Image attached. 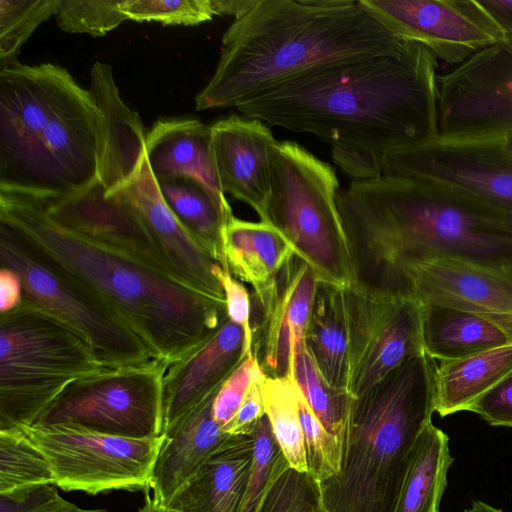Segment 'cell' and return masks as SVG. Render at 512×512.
<instances>
[{
    "label": "cell",
    "mask_w": 512,
    "mask_h": 512,
    "mask_svg": "<svg viewBox=\"0 0 512 512\" xmlns=\"http://www.w3.org/2000/svg\"><path fill=\"white\" fill-rule=\"evenodd\" d=\"M436 69L424 45L406 40L393 53L312 70L236 108L315 135L353 180L373 179L385 155L438 137Z\"/></svg>",
    "instance_id": "6da1fadb"
},
{
    "label": "cell",
    "mask_w": 512,
    "mask_h": 512,
    "mask_svg": "<svg viewBox=\"0 0 512 512\" xmlns=\"http://www.w3.org/2000/svg\"><path fill=\"white\" fill-rule=\"evenodd\" d=\"M349 286L411 298L408 269L434 258L512 268V211L441 182L382 175L339 190Z\"/></svg>",
    "instance_id": "7a4b0ae2"
},
{
    "label": "cell",
    "mask_w": 512,
    "mask_h": 512,
    "mask_svg": "<svg viewBox=\"0 0 512 512\" xmlns=\"http://www.w3.org/2000/svg\"><path fill=\"white\" fill-rule=\"evenodd\" d=\"M405 41L360 0H257L225 31L195 107H236L312 70L393 53Z\"/></svg>",
    "instance_id": "3957f363"
},
{
    "label": "cell",
    "mask_w": 512,
    "mask_h": 512,
    "mask_svg": "<svg viewBox=\"0 0 512 512\" xmlns=\"http://www.w3.org/2000/svg\"><path fill=\"white\" fill-rule=\"evenodd\" d=\"M0 223L93 290L168 365L212 336L228 318L208 296L134 255L54 221L32 197L0 191Z\"/></svg>",
    "instance_id": "277c9868"
},
{
    "label": "cell",
    "mask_w": 512,
    "mask_h": 512,
    "mask_svg": "<svg viewBox=\"0 0 512 512\" xmlns=\"http://www.w3.org/2000/svg\"><path fill=\"white\" fill-rule=\"evenodd\" d=\"M435 360L413 356L352 398L337 475L319 483L326 512H390L410 452L435 412Z\"/></svg>",
    "instance_id": "5b68a950"
},
{
    "label": "cell",
    "mask_w": 512,
    "mask_h": 512,
    "mask_svg": "<svg viewBox=\"0 0 512 512\" xmlns=\"http://www.w3.org/2000/svg\"><path fill=\"white\" fill-rule=\"evenodd\" d=\"M107 368L77 333L26 303L0 314V431L35 424L73 382Z\"/></svg>",
    "instance_id": "8992f818"
},
{
    "label": "cell",
    "mask_w": 512,
    "mask_h": 512,
    "mask_svg": "<svg viewBox=\"0 0 512 512\" xmlns=\"http://www.w3.org/2000/svg\"><path fill=\"white\" fill-rule=\"evenodd\" d=\"M334 169L292 141H277L263 222L275 227L318 281L350 284L349 256L337 207Z\"/></svg>",
    "instance_id": "52a82bcc"
},
{
    "label": "cell",
    "mask_w": 512,
    "mask_h": 512,
    "mask_svg": "<svg viewBox=\"0 0 512 512\" xmlns=\"http://www.w3.org/2000/svg\"><path fill=\"white\" fill-rule=\"evenodd\" d=\"M0 268L17 275L23 302L81 336L105 367L137 365L155 359L148 346L110 305L3 223H0Z\"/></svg>",
    "instance_id": "ba28073f"
},
{
    "label": "cell",
    "mask_w": 512,
    "mask_h": 512,
    "mask_svg": "<svg viewBox=\"0 0 512 512\" xmlns=\"http://www.w3.org/2000/svg\"><path fill=\"white\" fill-rule=\"evenodd\" d=\"M20 430L49 462L58 488L91 495L150 489L162 435L132 438L71 423Z\"/></svg>",
    "instance_id": "9c48e42d"
},
{
    "label": "cell",
    "mask_w": 512,
    "mask_h": 512,
    "mask_svg": "<svg viewBox=\"0 0 512 512\" xmlns=\"http://www.w3.org/2000/svg\"><path fill=\"white\" fill-rule=\"evenodd\" d=\"M169 365L104 368L70 384L35 424L71 423L95 431L154 438L163 433V379Z\"/></svg>",
    "instance_id": "30bf717a"
},
{
    "label": "cell",
    "mask_w": 512,
    "mask_h": 512,
    "mask_svg": "<svg viewBox=\"0 0 512 512\" xmlns=\"http://www.w3.org/2000/svg\"><path fill=\"white\" fill-rule=\"evenodd\" d=\"M100 112L89 90L72 78L38 136L9 193L58 196L84 189L97 179Z\"/></svg>",
    "instance_id": "8fae6325"
},
{
    "label": "cell",
    "mask_w": 512,
    "mask_h": 512,
    "mask_svg": "<svg viewBox=\"0 0 512 512\" xmlns=\"http://www.w3.org/2000/svg\"><path fill=\"white\" fill-rule=\"evenodd\" d=\"M437 114L440 138L512 133V50L502 41L437 75Z\"/></svg>",
    "instance_id": "7c38bea8"
},
{
    "label": "cell",
    "mask_w": 512,
    "mask_h": 512,
    "mask_svg": "<svg viewBox=\"0 0 512 512\" xmlns=\"http://www.w3.org/2000/svg\"><path fill=\"white\" fill-rule=\"evenodd\" d=\"M348 386L359 397L407 359L425 353L422 305L414 298H377L347 286Z\"/></svg>",
    "instance_id": "4fadbf2b"
},
{
    "label": "cell",
    "mask_w": 512,
    "mask_h": 512,
    "mask_svg": "<svg viewBox=\"0 0 512 512\" xmlns=\"http://www.w3.org/2000/svg\"><path fill=\"white\" fill-rule=\"evenodd\" d=\"M382 175L441 182L512 211V153L502 138L437 137L385 155Z\"/></svg>",
    "instance_id": "5bb4252c"
},
{
    "label": "cell",
    "mask_w": 512,
    "mask_h": 512,
    "mask_svg": "<svg viewBox=\"0 0 512 512\" xmlns=\"http://www.w3.org/2000/svg\"><path fill=\"white\" fill-rule=\"evenodd\" d=\"M399 37L419 42L436 59L461 64L505 35L478 0H360Z\"/></svg>",
    "instance_id": "9a60e30c"
},
{
    "label": "cell",
    "mask_w": 512,
    "mask_h": 512,
    "mask_svg": "<svg viewBox=\"0 0 512 512\" xmlns=\"http://www.w3.org/2000/svg\"><path fill=\"white\" fill-rule=\"evenodd\" d=\"M317 278L293 255L251 294V353L266 377H292L296 344L304 343Z\"/></svg>",
    "instance_id": "2e32d148"
},
{
    "label": "cell",
    "mask_w": 512,
    "mask_h": 512,
    "mask_svg": "<svg viewBox=\"0 0 512 512\" xmlns=\"http://www.w3.org/2000/svg\"><path fill=\"white\" fill-rule=\"evenodd\" d=\"M73 77L59 65L0 68V190L16 184L31 150Z\"/></svg>",
    "instance_id": "e0dca14e"
},
{
    "label": "cell",
    "mask_w": 512,
    "mask_h": 512,
    "mask_svg": "<svg viewBox=\"0 0 512 512\" xmlns=\"http://www.w3.org/2000/svg\"><path fill=\"white\" fill-rule=\"evenodd\" d=\"M411 297L476 314L512 335V268L434 258L407 271Z\"/></svg>",
    "instance_id": "ac0fdd59"
},
{
    "label": "cell",
    "mask_w": 512,
    "mask_h": 512,
    "mask_svg": "<svg viewBox=\"0 0 512 512\" xmlns=\"http://www.w3.org/2000/svg\"><path fill=\"white\" fill-rule=\"evenodd\" d=\"M115 194L140 220L174 277L208 296L225 301L217 276L220 265L194 240L167 206L146 157L134 177Z\"/></svg>",
    "instance_id": "d6986e66"
},
{
    "label": "cell",
    "mask_w": 512,
    "mask_h": 512,
    "mask_svg": "<svg viewBox=\"0 0 512 512\" xmlns=\"http://www.w3.org/2000/svg\"><path fill=\"white\" fill-rule=\"evenodd\" d=\"M30 197L65 228L134 255L170 273L134 212L118 194L106 196L98 181L69 194Z\"/></svg>",
    "instance_id": "ffe728a7"
},
{
    "label": "cell",
    "mask_w": 512,
    "mask_h": 512,
    "mask_svg": "<svg viewBox=\"0 0 512 512\" xmlns=\"http://www.w3.org/2000/svg\"><path fill=\"white\" fill-rule=\"evenodd\" d=\"M212 147L223 193L249 205L263 220L270 190L271 152L277 142L269 126L232 115L211 125Z\"/></svg>",
    "instance_id": "44dd1931"
},
{
    "label": "cell",
    "mask_w": 512,
    "mask_h": 512,
    "mask_svg": "<svg viewBox=\"0 0 512 512\" xmlns=\"http://www.w3.org/2000/svg\"><path fill=\"white\" fill-rule=\"evenodd\" d=\"M90 89L100 112L97 179L111 196L139 171L146 157V135L139 115L120 97L109 64L96 61L90 69Z\"/></svg>",
    "instance_id": "7402d4cb"
},
{
    "label": "cell",
    "mask_w": 512,
    "mask_h": 512,
    "mask_svg": "<svg viewBox=\"0 0 512 512\" xmlns=\"http://www.w3.org/2000/svg\"><path fill=\"white\" fill-rule=\"evenodd\" d=\"M249 354L244 330L227 318L206 341L170 364L163 379V430L219 388Z\"/></svg>",
    "instance_id": "603a6c76"
},
{
    "label": "cell",
    "mask_w": 512,
    "mask_h": 512,
    "mask_svg": "<svg viewBox=\"0 0 512 512\" xmlns=\"http://www.w3.org/2000/svg\"><path fill=\"white\" fill-rule=\"evenodd\" d=\"M221 386L163 430L150 485L154 501L169 505L232 436L214 418Z\"/></svg>",
    "instance_id": "cb8c5ba5"
},
{
    "label": "cell",
    "mask_w": 512,
    "mask_h": 512,
    "mask_svg": "<svg viewBox=\"0 0 512 512\" xmlns=\"http://www.w3.org/2000/svg\"><path fill=\"white\" fill-rule=\"evenodd\" d=\"M145 151L156 180L189 177L227 201L217 174L211 126L196 119L158 120L146 134Z\"/></svg>",
    "instance_id": "d4e9b609"
},
{
    "label": "cell",
    "mask_w": 512,
    "mask_h": 512,
    "mask_svg": "<svg viewBox=\"0 0 512 512\" xmlns=\"http://www.w3.org/2000/svg\"><path fill=\"white\" fill-rule=\"evenodd\" d=\"M254 462L251 435H232L168 506L182 512H237Z\"/></svg>",
    "instance_id": "484cf974"
},
{
    "label": "cell",
    "mask_w": 512,
    "mask_h": 512,
    "mask_svg": "<svg viewBox=\"0 0 512 512\" xmlns=\"http://www.w3.org/2000/svg\"><path fill=\"white\" fill-rule=\"evenodd\" d=\"M344 289L317 280L304 345L326 382L347 392L348 322Z\"/></svg>",
    "instance_id": "4316f807"
},
{
    "label": "cell",
    "mask_w": 512,
    "mask_h": 512,
    "mask_svg": "<svg viewBox=\"0 0 512 512\" xmlns=\"http://www.w3.org/2000/svg\"><path fill=\"white\" fill-rule=\"evenodd\" d=\"M422 336L425 353L441 362L512 344V335L491 321L442 305H422Z\"/></svg>",
    "instance_id": "83f0119b"
},
{
    "label": "cell",
    "mask_w": 512,
    "mask_h": 512,
    "mask_svg": "<svg viewBox=\"0 0 512 512\" xmlns=\"http://www.w3.org/2000/svg\"><path fill=\"white\" fill-rule=\"evenodd\" d=\"M452 463L448 435L429 422L410 452L390 512H439Z\"/></svg>",
    "instance_id": "f1b7e54d"
},
{
    "label": "cell",
    "mask_w": 512,
    "mask_h": 512,
    "mask_svg": "<svg viewBox=\"0 0 512 512\" xmlns=\"http://www.w3.org/2000/svg\"><path fill=\"white\" fill-rule=\"evenodd\" d=\"M223 246L230 273L254 289L273 278L294 255L288 241L275 227L234 215L225 224Z\"/></svg>",
    "instance_id": "f546056e"
},
{
    "label": "cell",
    "mask_w": 512,
    "mask_h": 512,
    "mask_svg": "<svg viewBox=\"0 0 512 512\" xmlns=\"http://www.w3.org/2000/svg\"><path fill=\"white\" fill-rule=\"evenodd\" d=\"M161 196L182 226L223 269H228L223 231L233 215L222 201L201 182L189 177L156 180Z\"/></svg>",
    "instance_id": "4dcf8cb0"
},
{
    "label": "cell",
    "mask_w": 512,
    "mask_h": 512,
    "mask_svg": "<svg viewBox=\"0 0 512 512\" xmlns=\"http://www.w3.org/2000/svg\"><path fill=\"white\" fill-rule=\"evenodd\" d=\"M512 372V344L436 365L435 412L445 417L469 407Z\"/></svg>",
    "instance_id": "1f68e13d"
},
{
    "label": "cell",
    "mask_w": 512,
    "mask_h": 512,
    "mask_svg": "<svg viewBox=\"0 0 512 512\" xmlns=\"http://www.w3.org/2000/svg\"><path fill=\"white\" fill-rule=\"evenodd\" d=\"M263 399L273 435L289 466L308 473L299 414V389L293 377H266Z\"/></svg>",
    "instance_id": "d6a6232c"
},
{
    "label": "cell",
    "mask_w": 512,
    "mask_h": 512,
    "mask_svg": "<svg viewBox=\"0 0 512 512\" xmlns=\"http://www.w3.org/2000/svg\"><path fill=\"white\" fill-rule=\"evenodd\" d=\"M292 377L324 428L341 444L352 397L348 392L334 389L326 382L304 343L294 347Z\"/></svg>",
    "instance_id": "836d02e7"
},
{
    "label": "cell",
    "mask_w": 512,
    "mask_h": 512,
    "mask_svg": "<svg viewBox=\"0 0 512 512\" xmlns=\"http://www.w3.org/2000/svg\"><path fill=\"white\" fill-rule=\"evenodd\" d=\"M43 485H55V477L42 452L22 430L0 431V495Z\"/></svg>",
    "instance_id": "e575fe53"
},
{
    "label": "cell",
    "mask_w": 512,
    "mask_h": 512,
    "mask_svg": "<svg viewBox=\"0 0 512 512\" xmlns=\"http://www.w3.org/2000/svg\"><path fill=\"white\" fill-rule=\"evenodd\" d=\"M250 435L254 440V462L237 512H260L269 490L290 467L275 440L266 414L258 420Z\"/></svg>",
    "instance_id": "d590c367"
},
{
    "label": "cell",
    "mask_w": 512,
    "mask_h": 512,
    "mask_svg": "<svg viewBox=\"0 0 512 512\" xmlns=\"http://www.w3.org/2000/svg\"><path fill=\"white\" fill-rule=\"evenodd\" d=\"M60 0H0V68L17 62L35 29L55 16Z\"/></svg>",
    "instance_id": "8d00e7d4"
},
{
    "label": "cell",
    "mask_w": 512,
    "mask_h": 512,
    "mask_svg": "<svg viewBox=\"0 0 512 512\" xmlns=\"http://www.w3.org/2000/svg\"><path fill=\"white\" fill-rule=\"evenodd\" d=\"M128 17L123 0H60L55 20L67 33L103 36Z\"/></svg>",
    "instance_id": "74e56055"
},
{
    "label": "cell",
    "mask_w": 512,
    "mask_h": 512,
    "mask_svg": "<svg viewBox=\"0 0 512 512\" xmlns=\"http://www.w3.org/2000/svg\"><path fill=\"white\" fill-rule=\"evenodd\" d=\"M123 10L128 19L164 25H198L214 16L210 0H123Z\"/></svg>",
    "instance_id": "f35d334b"
},
{
    "label": "cell",
    "mask_w": 512,
    "mask_h": 512,
    "mask_svg": "<svg viewBox=\"0 0 512 512\" xmlns=\"http://www.w3.org/2000/svg\"><path fill=\"white\" fill-rule=\"evenodd\" d=\"M260 367L252 354L247 355L243 361L224 381L213 405L214 418L220 427L228 433L249 387L256 370Z\"/></svg>",
    "instance_id": "ab89813d"
},
{
    "label": "cell",
    "mask_w": 512,
    "mask_h": 512,
    "mask_svg": "<svg viewBox=\"0 0 512 512\" xmlns=\"http://www.w3.org/2000/svg\"><path fill=\"white\" fill-rule=\"evenodd\" d=\"M0 512H109L85 509L63 498L55 485H43L10 495H0Z\"/></svg>",
    "instance_id": "60d3db41"
},
{
    "label": "cell",
    "mask_w": 512,
    "mask_h": 512,
    "mask_svg": "<svg viewBox=\"0 0 512 512\" xmlns=\"http://www.w3.org/2000/svg\"><path fill=\"white\" fill-rule=\"evenodd\" d=\"M490 426L512 428V372L468 409Z\"/></svg>",
    "instance_id": "b9f144b4"
},
{
    "label": "cell",
    "mask_w": 512,
    "mask_h": 512,
    "mask_svg": "<svg viewBox=\"0 0 512 512\" xmlns=\"http://www.w3.org/2000/svg\"><path fill=\"white\" fill-rule=\"evenodd\" d=\"M217 276L224 291L228 318L244 330L247 347L251 353V294L228 269L219 266Z\"/></svg>",
    "instance_id": "7bdbcfd3"
},
{
    "label": "cell",
    "mask_w": 512,
    "mask_h": 512,
    "mask_svg": "<svg viewBox=\"0 0 512 512\" xmlns=\"http://www.w3.org/2000/svg\"><path fill=\"white\" fill-rule=\"evenodd\" d=\"M266 375L259 367L229 427L232 435H250L255 424L265 415L263 383Z\"/></svg>",
    "instance_id": "ee69618b"
},
{
    "label": "cell",
    "mask_w": 512,
    "mask_h": 512,
    "mask_svg": "<svg viewBox=\"0 0 512 512\" xmlns=\"http://www.w3.org/2000/svg\"><path fill=\"white\" fill-rule=\"evenodd\" d=\"M0 290H1V305L0 311L6 312L17 306L22 302V288L17 275L11 270L0 269Z\"/></svg>",
    "instance_id": "f6af8a7d"
},
{
    "label": "cell",
    "mask_w": 512,
    "mask_h": 512,
    "mask_svg": "<svg viewBox=\"0 0 512 512\" xmlns=\"http://www.w3.org/2000/svg\"><path fill=\"white\" fill-rule=\"evenodd\" d=\"M506 37H512V0H478Z\"/></svg>",
    "instance_id": "bcb514c9"
},
{
    "label": "cell",
    "mask_w": 512,
    "mask_h": 512,
    "mask_svg": "<svg viewBox=\"0 0 512 512\" xmlns=\"http://www.w3.org/2000/svg\"><path fill=\"white\" fill-rule=\"evenodd\" d=\"M257 0H210L214 15L240 17L251 9Z\"/></svg>",
    "instance_id": "7dc6e473"
},
{
    "label": "cell",
    "mask_w": 512,
    "mask_h": 512,
    "mask_svg": "<svg viewBox=\"0 0 512 512\" xmlns=\"http://www.w3.org/2000/svg\"><path fill=\"white\" fill-rule=\"evenodd\" d=\"M138 512H182L178 509L170 507L168 505L160 504L153 500V498L149 495L146 496V499L143 505L139 508Z\"/></svg>",
    "instance_id": "c3c4849f"
},
{
    "label": "cell",
    "mask_w": 512,
    "mask_h": 512,
    "mask_svg": "<svg viewBox=\"0 0 512 512\" xmlns=\"http://www.w3.org/2000/svg\"><path fill=\"white\" fill-rule=\"evenodd\" d=\"M464 512H502V510L482 500H473L470 507L466 508Z\"/></svg>",
    "instance_id": "681fc988"
},
{
    "label": "cell",
    "mask_w": 512,
    "mask_h": 512,
    "mask_svg": "<svg viewBox=\"0 0 512 512\" xmlns=\"http://www.w3.org/2000/svg\"><path fill=\"white\" fill-rule=\"evenodd\" d=\"M502 141L506 149L512 153V133L502 137Z\"/></svg>",
    "instance_id": "f907efd6"
},
{
    "label": "cell",
    "mask_w": 512,
    "mask_h": 512,
    "mask_svg": "<svg viewBox=\"0 0 512 512\" xmlns=\"http://www.w3.org/2000/svg\"><path fill=\"white\" fill-rule=\"evenodd\" d=\"M503 42L512 50V37H506Z\"/></svg>",
    "instance_id": "816d5d0a"
},
{
    "label": "cell",
    "mask_w": 512,
    "mask_h": 512,
    "mask_svg": "<svg viewBox=\"0 0 512 512\" xmlns=\"http://www.w3.org/2000/svg\"><path fill=\"white\" fill-rule=\"evenodd\" d=\"M321 512H326V511H325V510H324V508H323Z\"/></svg>",
    "instance_id": "f5cc1de1"
}]
</instances>
